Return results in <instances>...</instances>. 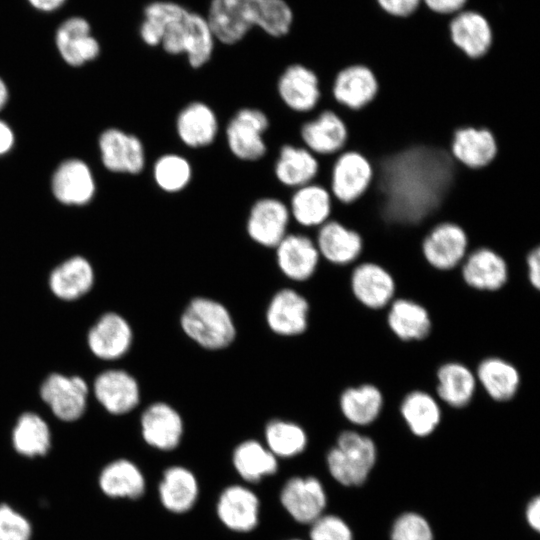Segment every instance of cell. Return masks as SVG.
<instances>
[{
	"label": "cell",
	"instance_id": "6da1fadb",
	"mask_svg": "<svg viewBox=\"0 0 540 540\" xmlns=\"http://www.w3.org/2000/svg\"><path fill=\"white\" fill-rule=\"evenodd\" d=\"M137 34L145 47H160L170 56L183 55L193 69L212 60L217 44L205 14L175 0L146 3Z\"/></svg>",
	"mask_w": 540,
	"mask_h": 540
},
{
	"label": "cell",
	"instance_id": "7a4b0ae2",
	"mask_svg": "<svg viewBox=\"0 0 540 540\" xmlns=\"http://www.w3.org/2000/svg\"><path fill=\"white\" fill-rule=\"evenodd\" d=\"M204 14L224 46L238 45L255 29L273 39L287 37L295 22L287 0H209Z\"/></svg>",
	"mask_w": 540,
	"mask_h": 540
},
{
	"label": "cell",
	"instance_id": "3957f363",
	"mask_svg": "<svg viewBox=\"0 0 540 540\" xmlns=\"http://www.w3.org/2000/svg\"><path fill=\"white\" fill-rule=\"evenodd\" d=\"M180 322L184 333L206 349H223L235 338L236 329L230 312L223 304L210 298L192 299Z\"/></svg>",
	"mask_w": 540,
	"mask_h": 540
},
{
	"label": "cell",
	"instance_id": "277c9868",
	"mask_svg": "<svg viewBox=\"0 0 540 540\" xmlns=\"http://www.w3.org/2000/svg\"><path fill=\"white\" fill-rule=\"evenodd\" d=\"M375 460L374 442L354 431L341 433L337 445L327 455L329 472L336 481L346 486L362 484Z\"/></svg>",
	"mask_w": 540,
	"mask_h": 540
},
{
	"label": "cell",
	"instance_id": "5b68a950",
	"mask_svg": "<svg viewBox=\"0 0 540 540\" xmlns=\"http://www.w3.org/2000/svg\"><path fill=\"white\" fill-rule=\"evenodd\" d=\"M373 178L370 160L359 151L345 149L333 158L328 189L336 203L350 205L367 193Z\"/></svg>",
	"mask_w": 540,
	"mask_h": 540
},
{
	"label": "cell",
	"instance_id": "8992f818",
	"mask_svg": "<svg viewBox=\"0 0 540 540\" xmlns=\"http://www.w3.org/2000/svg\"><path fill=\"white\" fill-rule=\"evenodd\" d=\"M269 118L258 108L243 107L235 112L225 128V138L230 152L242 161H257L267 152L264 134L269 128Z\"/></svg>",
	"mask_w": 540,
	"mask_h": 540
},
{
	"label": "cell",
	"instance_id": "52a82bcc",
	"mask_svg": "<svg viewBox=\"0 0 540 540\" xmlns=\"http://www.w3.org/2000/svg\"><path fill=\"white\" fill-rule=\"evenodd\" d=\"M53 42L61 61L72 69L87 66L101 54V45L90 22L79 15L69 16L59 23Z\"/></svg>",
	"mask_w": 540,
	"mask_h": 540
},
{
	"label": "cell",
	"instance_id": "ba28073f",
	"mask_svg": "<svg viewBox=\"0 0 540 540\" xmlns=\"http://www.w3.org/2000/svg\"><path fill=\"white\" fill-rule=\"evenodd\" d=\"M469 250L470 243L466 231L450 221L434 225L420 244L423 260L439 271H449L460 266Z\"/></svg>",
	"mask_w": 540,
	"mask_h": 540
},
{
	"label": "cell",
	"instance_id": "9c48e42d",
	"mask_svg": "<svg viewBox=\"0 0 540 540\" xmlns=\"http://www.w3.org/2000/svg\"><path fill=\"white\" fill-rule=\"evenodd\" d=\"M303 146L316 157H334L346 149L349 131L344 118L335 109L324 107L300 127Z\"/></svg>",
	"mask_w": 540,
	"mask_h": 540
},
{
	"label": "cell",
	"instance_id": "30bf717a",
	"mask_svg": "<svg viewBox=\"0 0 540 540\" xmlns=\"http://www.w3.org/2000/svg\"><path fill=\"white\" fill-rule=\"evenodd\" d=\"M277 92L282 102L297 113H311L323 99L322 82L314 69L295 62L287 65L277 80Z\"/></svg>",
	"mask_w": 540,
	"mask_h": 540
},
{
	"label": "cell",
	"instance_id": "8fae6325",
	"mask_svg": "<svg viewBox=\"0 0 540 540\" xmlns=\"http://www.w3.org/2000/svg\"><path fill=\"white\" fill-rule=\"evenodd\" d=\"M379 81L375 72L367 65L353 63L339 69L331 82L333 101L350 111L367 107L378 95Z\"/></svg>",
	"mask_w": 540,
	"mask_h": 540
},
{
	"label": "cell",
	"instance_id": "7c38bea8",
	"mask_svg": "<svg viewBox=\"0 0 540 540\" xmlns=\"http://www.w3.org/2000/svg\"><path fill=\"white\" fill-rule=\"evenodd\" d=\"M88 390L86 381L79 376L52 373L43 381L40 396L57 418L74 421L85 411Z\"/></svg>",
	"mask_w": 540,
	"mask_h": 540
},
{
	"label": "cell",
	"instance_id": "4fadbf2b",
	"mask_svg": "<svg viewBox=\"0 0 540 540\" xmlns=\"http://www.w3.org/2000/svg\"><path fill=\"white\" fill-rule=\"evenodd\" d=\"M290 219L287 204L275 197H262L249 210L246 231L255 243L275 248L288 234Z\"/></svg>",
	"mask_w": 540,
	"mask_h": 540
},
{
	"label": "cell",
	"instance_id": "5bb4252c",
	"mask_svg": "<svg viewBox=\"0 0 540 540\" xmlns=\"http://www.w3.org/2000/svg\"><path fill=\"white\" fill-rule=\"evenodd\" d=\"M448 29L453 46L467 59L481 60L491 52L493 30L483 14L462 10L454 15Z\"/></svg>",
	"mask_w": 540,
	"mask_h": 540
},
{
	"label": "cell",
	"instance_id": "9a60e30c",
	"mask_svg": "<svg viewBox=\"0 0 540 540\" xmlns=\"http://www.w3.org/2000/svg\"><path fill=\"white\" fill-rule=\"evenodd\" d=\"M101 160L115 173L139 174L145 167V149L135 135L118 128H109L99 138Z\"/></svg>",
	"mask_w": 540,
	"mask_h": 540
},
{
	"label": "cell",
	"instance_id": "2e32d148",
	"mask_svg": "<svg viewBox=\"0 0 540 540\" xmlns=\"http://www.w3.org/2000/svg\"><path fill=\"white\" fill-rule=\"evenodd\" d=\"M314 242L320 257L337 266L357 261L364 252L361 234L334 218L317 228Z\"/></svg>",
	"mask_w": 540,
	"mask_h": 540
},
{
	"label": "cell",
	"instance_id": "e0dca14e",
	"mask_svg": "<svg viewBox=\"0 0 540 540\" xmlns=\"http://www.w3.org/2000/svg\"><path fill=\"white\" fill-rule=\"evenodd\" d=\"M450 153L461 166L470 170H480L495 160L498 142L487 128L463 126L453 133Z\"/></svg>",
	"mask_w": 540,
	"mask_h": 540
},
{
	"label": "cell",
	"instance_id": "ac0fdd59",
	"mask_svg": "<svg viewBox=\"0 0 540 540\" xmlns=\"http://www.w3.org/2000/svg\"><path fill=\"white\" fill-rule=\"evenodd\" d=\"M466 284L482 291H495L508 280L509 268L505 257L496 250L480 246L471 249L461 263Z\"/></svg>",
	"mask_w": 540,
	"mask_h": 540
},
{
	"label": "cell",
	"instance_id": "d6986e66",
	"mask_svg": "<svg viewBox=\"0 0 540 540\" xmlns=\"http://www.w3.org/2000/svg\"><path fill=\"white\" fill-rule=\"evenodd\" d=\"M51 189L62 204L81 206L94 197L96 185L90 167L83 160L71 158L61 162L55 169Z\"/></svg>",
	"mask_w": 540,
	"mask_h": 540
},
{
	"label": "cell",
	"instance_id": "ffe728a7",
	"mask_svg": "<svg viewBox=\"0 0 540 540\" xmlns=\"http://www.w3.org/2000/svg\"><path fill=\"white\" fill-rule=\"evenodd\" d=\"M280 501L290 516L299 523L311 524L326 505L322 484L314 477H293L283 486Z\"/></svg>",
	"mask_w": 540,
	"mask_h": 540
},
{
	"label": "cell",
	"instance_id": "44dd1931",
	"mask_svg": "<svg viewBox=\"0 0 540 540\" xmlns=\"http://www.w3.org/2000/svg\"><path fill=\"white\" fill-rule=\"evenodd\" d=\"M350 282L356 299L371 309L385 307L395 293L393 276L383 265L375 261L358 263L351 273Z\"/></svg>",
	"mask_w": 540,
	"mask_h": 540
},
{
	"label": "cell",
	"instance_id": "7402d4cb",
	"mask_svg": "<svg viewBox=\"0 0 540 540\" xmlns=\"http://www.w3.org/2000/svg\"><path fill=\"white\" fill-rule=\"evenodd\" d=\"M281 272L294 281H305L317 270L320 254L313 239L301 233H288L275 247Z\"/></svg>",
	"mask_w": 540,
	"mask_h": 540
},
{
	"label": "cell",
	"instance_id": "603a6c76",
	"mask_svg": "<svg viewBox=\"0 0 540 540\" xmlns=\"http://www.w3.org/2000/svg\"><path fill=\"white\" fill-rule=\"evenodd\" d=\"M133 333L129 323L115 312L103 314L88 332L87 342L98 358L114 360L123 356L132 344Z\"/></svg>",
	"mask_w": 540,
	"mask_h": 540
},
{
	"label": "cell",
	"instance_id": "cb8c5ba5",
	"mask_svg": "<svg viewBox=\"0 0 540 540\" xmlns=\"http://www.w3.org/2000/svg\"><path fill=\"white\" fill-rule=\"evenodd\" d=\"M141 431L147 444L162 451H170L181 441L183 421L171 405L156 402L144 410Z\"/></svg>",
	"mask_w": 540,
	"mask_h": 540
},
{
	"label": "cell",
	"instance_id": "d4e9b609",
	"mask_svg": "<svg viewBox=\"0 0 540 540\" xmlns=\"http://www.w3.org/2000/svg\"><path fill=\"white\" fill-rule=\"evenodd\" d=\"M175 129L184 145L198 149L207 147L215 141L219 122L215 111L208 104L193 101L177 114Z\"/></svg>",
	"mask_w": 540,
	"mask_h": 540
},
{
	"label": "cell",
	"instance_id": "484cf974",
	"mask_svg": "<svg viewBox=\"0 0 540 540\" xmlns=\"http://www.w3.org/2000/svg\"><path fill=\"white\" fill-rule=\"evenodd\" d=\"M309 304L297 291L279 290L272 297L266 312L269 328L282 336L303 333L308 325Z\"/></svg>",
	"mask_w": 540,
	"mask_h": 540
},
{
	"label": "cell",
	"instance_id": "4316f807",
	"mask_svg": "<svg viewBox=\"0 0 540 540\" xmlns=\"http://www.w3.org/2000/svg\"><path fill=\"white\" fill-rule=\"evenodd\" d=\"M94 394L99 403L115 415L131 411L140 399L139 385L135 378L119 369L99 374L94 382Z\"/></svg>",
	"mask_w": 540,
	"mask_h": 540
},
{
	"label": "cell",
	"instance_id": "83f0119b",
	"mask_svg": "<svg viewBox=\"0 0 540 540\" xmlns=\"http://www.w3.org/2000/svg\"><path fill=\"white\" fill-rule=\"evenodd\" d=\"M334 199L320 182L294 189L288 205L291 218L300 226L318 228L332 217Z\"/></svg>",
	"mask_w": 540,
	"mask_h": 540
},
{
	"label": "cell",
	"instance_id": "f1b7e54d",
	"mask_svg": "<svg viewBox=\"0 0 540 540\" xmlns=\"http://www.w3.org/2000/svg\"><path fill=\"white\" fill-rule=\"evenodd\" d=\"M259 499L253 491L232 485L222 491L217 502L220 521L235 532H248L258 524Z\"/></svg>",
	"mask_w": 540,
	"mask_h": 540
},
{
	"label": "cell",
	"instance_id": "f546056e",
	"mask_svg": "<svg viewBox=\"0 0 540 540\" xmlns=\"http://www.w3.org/2000/svg\"><path fill=\"white\" fill-rule=\"evenodd\" d=\"M321 170L320 159L303 145H283L274 165L277 180L293 189L317 181Z\"/></svg>",
	"mask_w": 540,
	"mask_h": 540
},
{
	"label": "cell",
	"instance_id": "4dcf8cb0",
	"mask_svg": "<svg viewBox=\"0 0 540 540\" xmlns=\"http://www.w3.org/2000/svg\"><path fill=\"white\" fill-rule=\"evenodd\" d=\"M94 271L90 262L82 256L66 259L53 269L49 276L52 293L62 300H76L93 286Z\"/></svg>",
	"mask_w": 540,
	"mask_h": 540
},
{
	"label": "cell",
	"instance_id": "1f68e13d",
	"mask_svg": "<svg viewBox=\"0 0 540 540\" xmlns=\"http://www.w3.org/2000/svg\"><path fill=\"white\" fill-rule=\"evenodd\" d=\"M198 491L196 477L182 466H171L166 469L159 484L162 505L177 514L187 512L194 506Z\"/></svg>",
	"mask_w": 540,
	"mask_h": 540
},
{
	"label": "cell",
	"instance_id": "d6a6232c",
	"mask_svg": "<svg viewBox=\"0 0 540 540\" xmlns=\"http://www.w3.org/2000/svg\"><path fill=\"white\" fill-rule=\"evenodd\" d=\"M99 486L111 498H139L145 490V479L140 469L127 459H118L101 471Z\"/></svg>",
	"mask_w": 540,
	"mask_h": 540
},
{
	"label": "cell",
	"instance_id": "836d02e7",
	"mask_svg": "<svg viewBox=\"0 0 540 540\" xmlns=\"http://www.w3.org/2000/svg\"><path fill=\"white\" fill-rule=\"evenodd\" d=\"M387 322L391 331L404 341L422 340L431 329L428 311L408 299H396L392 302Z\"/></svg>",
	"mask_w": 540,
	"mask_h": 540
},
{
	"label": "cell",
	"instance_id": "e575fe53",
	"mask_svg": "<svg viewBox=\"0 0 540 540\" xmlns=\"http://www.w3.org/2000/svg\"><path fill=\"white\" fill-rule=\"evenodd\" d=\"M437 393L447 405L462 408L474 396L476 377L465 365L458 362L443 364L437 371Z\"/></svg>",
	"mask_w": 540,
	"mask_h": 540
},
{
	"label": "cell",
	"instance_id": "d590c367",
	"mask_svg": "<svg viewBox=\"0 0 540 540\" xmlns=\"http://www.w3.org/2000/svg\"><path fill=\"white\" fill-rule=\"evenodd\" d=\"M476 376L487 394L496 401L510 400L519 388L520 376L515 366L498 357L481 361Z\"/></svg>",
	"mask_w": 540,
	"mask_h": 540
},
{
	"label": "cell",
	"instance_id": "8d00e7d4",
	"mask_svg": "<svg viewBox=\"0 0 540 540\" xmlns=\"http://www.w3.org/2000/svg\"><path fill=\"white\" fill-rule=\"evenodd\" d=\"M382 407V393L372 384L347 388L340 396L342 414L355 425L372 423L378 418Z\"/></svg>",
	"mask_w": 540,
	"mask_h": 540
},
{
	"label": "cell",
	"instance_id": "74e56055",
	"mask_svg": "<svg viewBox=\"0 0 540 540\" xmlns=\"http://www.w3.org/2000/svg\"><path fill=\"white\" fill-rule=\"evenodd\" d=\"M232 461L237 473L248 482H258L278 469L277 457L256 440H246L234 450Z\"/></svg>",
	"mask_w": 540,
	"mask_h": 540
},
{
	"label": "cell",
	"instance_id": "f35d334b",
	"mask_svg": "<svg viewBox=\"0 0 540 540\" xmlns=\"http://www.w3.org/2000/svg\"><path fill=\"white\" fill-rule=\"evenodd\" d=\"M401 415L416 436L431 434L441 420V410L435 398L424 391L407 394L400 406Z\"/></svg>",
	"mask_w": 540,
	"mask_h": 540
},
{
	"label": "cell",
	"instance_id": "ab89813d",
	"mask_svg": "<svg viewBox=\"0 0 540 540\" xmlns=\"http://www.w3.org/2000/svg\"><path fill=\"white\" fill-rule=\"evenodd\" d=\"M15 450L26 457L42 456L51 446V433L45 420L32 412L23 413L12 432Z\"/></svg>",
	"mask_w": 540,
	"mask_h": 540
},
{
	"label": "cell",
	"instance_id": "60d3db41",
	"mask_svg": "<svg viewBox=\"0 0 540 540\" xmlns=\"http://www.w3.org/2000/svg\"><path fill=\"white\" fill-rule=\"evenodd\" d=\"M152 175L156 185L166 193H178L191 182L193 169L181 154L165 153L153 164Z\"/></svg>",
	"mask_w": 540,
	"mask_h": 540
},
{
	"label": "cell",
	"instance_id": "b9f144b4",
	"mask_svg": "<svg viewBox=\"0 0 540 540\" xmlns=\"http://www.w3.org/2000/svg\"><path fill=\"white\" fill-rule=\"evenodd\" d=\"M266 447L276 456L289 458L300 454L307 445V435L298 424L275 419L265 428Z\"/></svg>",
	"mask_w": 540,
	"mask_h": 540
},
{
	"label": "cell",
	"instance_id": "7bdbcfd3",
	"mask_svg": "<svg viewBox=\"0 0 540 540\" xmlns=\"http://www.w3.org/2000/svg\"><path fill=\"white\" fill-rule=\"evenodd\" d=\"M32 528L27 518L7 504H0V540H30Z\"/></svg>",
	"mask_w": 540,
	"mask_h": 540
},
{
	"label": "cell",
	"instance_id": "ee69618b",
	"mask_svg": "<svg viewBox=\"0 0 540 540\" xmlns=\"http://www.w3.org/2000/svg\"><path fill=\"white\" fill-rule=\"evenodd\" d=\"M392 540H432V531L428 522L415 513H405L395 522Z\"/></svg>",
	"mask_w": 540,
	"mask_h": 540
},
{
	"label": "cell",
	"instance_id": "f6af8a7d",
	"mask_svg": "<svg viewBox=\"0 0 540 540\" xmlns=\"http://www.w3.org/2000/svg\"><path fill=\"white\" fill-rule=\"evenodd\" d=\"M311 524V540H352L349 527L337 516L321 515Z\"/></svg>",
	"mask_w": 540,
	"mask_h": 540
},
{
	"label": "cell",
	"instance_id": "bcb514c9",
	"mask_svg": "<svg viewBox=\"0 0 540 540\" xmlns=\"http://www.w3.org/2000/svg\"><path fill=\"white\" fill-rule=\"evenodd\" d=\"M380 8L394 17H407L419 7L421 0H376Z\"/></svg>",
	"mask_w": 540,
	"mask_h": 540
},
{
	"label": "cell",
	"instance_id": "7dc6e473",
	"mask_svg": "<svg viewBox=\"0 0 540 540\" xmlns=\"http://www.w3.org/2000/svg\"><path fill=\"white\" fill-rule=\"evenodd\" d=\"M527 275L530 284L539 289L540 287V248L539 246L530 249L525 257Z\"/></svg>",
	"mask_w": 540,
	"mask_h": 540
},
{
	"label": "cell",
	"instance_id": "c3c4849f",
	"mask_svg": "<svg viewBox=\"0 0 540 540\" xmlns=\"http://www.w3.org/2000/svg\"><path fill=\"white\" fill-rule=\"evenodd\" d=\"M427 8L438 14H453L463 10L467 0H421Z\"/></svg>",
	"mask_w": 540,
	"mask_h": 540
},
{
	"label": "cell",
	"instance_id": "681fc988",
	"mask_svg": "<svg viewBox=\"0 0 540 540\" xmlns=\"http://www.w3.org/2000/svg\"><path fill=\"white\" fill-rule=\"evenodd\" d=\"M68 0H26L27 4L36 12L53 14L61 10Z\"/></svg>",
	"mask_w": 540,
	"mask_h": 540
},
{
	"label": "cell",
	"instance_id": "f907efd6",
	"mask_svg": "<svg viewBox=\"0 0 540 540\" xmlns=\"http://www.w3.org/2000/svg\"><path fill=\"white\" fill-rule=\"evenodd\" d=\"M15 136L12 128L0 119V156L7 154L14 146Z\"/></svg>",
	"mask_w": 540,
	"mask_h": 540
},
{
	"label": "cell",
	"instance_id": "816d5d0a",
	"mask_svg": "<svg viewBox=\"0 0 540 540\" xmlns=\"http://www.w3.org/2000/svg\"><path fill=\"white\" fill-rule=\"evenodd\" d=\"M527 521L532 528L536 531L540 528V499L536 497L533 499L527 507L526 511Z\"/></svg>",
	"mask_w": 540,
	"mask_h": 540
},
{
	"label": "cell",
	"instance_id": "f5cc1de1",
	"mask_svg": "<svg viewBox=\"0 0 540 540\" xmlns=\"http://www.w3.org/2000/svg\"><path fill=\"white\" fill-rule=\"evenodd\" d=\"M9 98V89L6 81L0 75V110L4 108Z\"/></svg>",
	"mask_w": 540,
	"mask_h": 540
},
{
	"label": "cell",
	"instance_id": "db71d44e",
	"mask_svg": "<svg viewBox=\"0 0 540 540\" xmlns=\"http://www.w3.org/2000/svg\"><path fill=\"white\" fill-rule=\"evenodd\" d=\"M289 540H300V539H289Z\"/></svg>",
	"mask_w": 540,
	"mask_h": 540
}]
</instances>
